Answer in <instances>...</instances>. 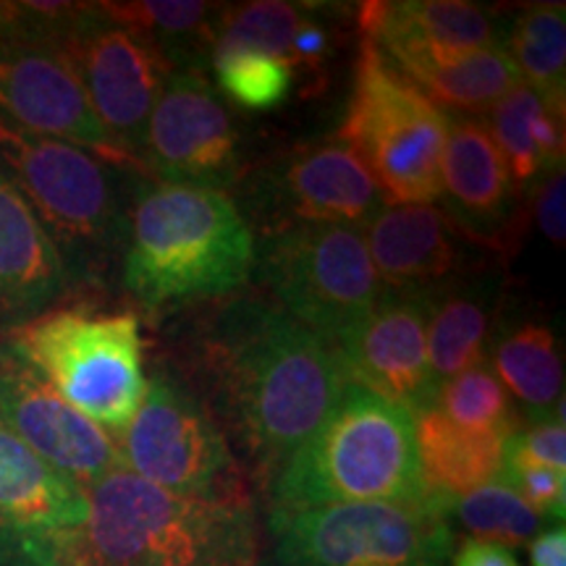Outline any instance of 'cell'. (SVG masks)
I'll return each instance as SVG.
<instances>
[{
	"label": "cell",
	"instance_id": "6da1fadb",
	"mask_svg": "<svg viewBox=\"0 0 566 566\" xmlns=\"http://www.w3.org/2000/svg\"><path fill=\"white\" fill-rule=\"evenodd\" d=\"M202 365L218 412L271 483L346 384L338 346L263 300H237L212 317Z\"/></svg>",
	"mask_w": 566,
	"mask_h": 566
},
{
	"label": "cell",
	"instance_id": "7a4b0ae2",
	"mask_svg": "<svg viewBox=\"0 0 566 566\" xmlns=\"http://www.w3.org/2000/svg\"><path fill=\"white\" fill-rule=\"evenodd\" d=\"M66 566H258L250 495L189 499L113 470L87 491Z\"/></svg>",
	"mask_w": 566,
	"mask_h": 566
},
{
	"label": "cell",
	"instance_id": "3957f363",
	"mask_svg": "<svg viewBox=\"0 0 566 566\" xmlns=\"http://www.w3.org/2000/svg\"><path fill=\"white\" fill-rule=\"evenodd\" d=\"M250 223L226 192L142 181L129 205L124 286L147 310L233 294L254 271Z\"/></svg>",
	"mask_w": 566,
	"mask_h": 566
},
{
	"label": "cell",
	"instance_id": "277c9868",
	"mask_svg": "<svg viewBox=\"0 0 566 566\" xmlns=\"http://www.w3.org/2000/svg\"><path fill=\"white\" fill-rule=\"evenodd\" d=\"M428 499L415 417L349 380L321 428L271 483V512L334 504H415Z\"/></svg>",
	"mask_w": 566,
	"mask_h": 566
},
{
	"label": "cell",
	"instance_id": "5b68a950",
	"mask_svg": "<svg viewBox=\"0 0 566 566\" xmlns=\"http://www.w3.org/2000/svg\"><path fill=\"white\" fill-rule=\"evenodd\" d=\"M0 171L51 237L71 283L95 281L124 252L129 205L113 163L0 122Z\"/></svg>",
	"mask_w": 566,
	"mask_h": 566
},
{
	"label": "cell",
	"instance_id": "8992f818",
	"mask_svg": "<svg viewBox=\"0 0 566 566\" xmlns=\"http://www.w3.org/2000/svg\"><path fill=\"white\" fill-rule=\"evenodd\" d=\"M3 344L76 412L113 433L129 424L145 396L139 321L132 313L45 310Z\"/></svg>",
	"mask_w": 566,
	"mask_h": 566
},
{
	"label": "cell",
	"instance_id": "52a82bcc",
	"mask_svg": "<svg viewBox=\"0 0 566 566\" xmlns=\"http://www.w3.org/2000/svg\"><path fill=\"white\" fill-rule=\"evenodd\" d=\"M446 132L449 113L363 38L338 139L363 160L386 205H430L441 197Z\"/></svg>",
	"mask_w": 566,
	"mask_h": 566
},
{
	"label": "cell",
	"instance_id": "ba28073f",
	"mask_svg": "<svg viewBox=\"0 0 566 566\" xmlns=\"http://www.w3.org/2000/svg\"><path fill=\"white\" fill-rule=\"evenodd\" d=\"M254 268L279 310L336 346L384 294L365 231L352 226L302 223L265 233Z\"/></svg>",
	"mask_w": 566,
	"mask_h": 566
},
{
	"label": "cell",
	"instance_id": "9c48e42d",
	"mask_svg": "<svg viewBox=\"0 0 566 566\" xmlns=\"http://www.w3.org/2000/svg\"><path fill=\"white\" fill-rule=\"evenodd\" d=\"M446 516L436 499L271 512L273 566H446Z\"/></svg>",
	"mask_w": 566,
	"mask_h": 566
},
{
	"label": "cell",
	"instance_id": "30bf717a",
	"mask_svg": "<svg viewBox=\"0 0 566 566\" xmlns=\"http://www.w3.org/2000/svg\"><path fill=\"white\" fill-rule=\"evenodd\" d=\"M124 470L189 499H239L242 475L216 415L168 373L145 384L137 412L116 433Z\"/></svg>",
	"mask_w": 566,
	"mask_h": 566
},
{
	"label": "cell",
	"instance_id": "8fae6325",
	"mask_svg": "<svg viewBox=\"0 0 566 566\" xmlns=\"http://www.w3.org/2000/svg\"><path fill=\"white\" fill-rule=\"evenodd\" d=\"M61 48L87 92L97 122L139 168L147 124L174 71L171 61L145 34L111 19L101 3L82 6Z\"/></svg>",
	"mask_w": 566,
	"mask_h": 566
},
{
	"label": "cell",
	"instance_id": "7c38bea8",
	"mask_svg": "<svg viewBox=\"0 0 566 566\" xmlns=\"http://www.w3.org/2000/svg\"><path fill=\"white\" fill-rule=\"evenodd\" d=\"M244 197L265 233L302 223L365 231L386 208L370 171L338 137L294 147L268 163L250 176Z\"/></svg>",
	"mask_w": 566,
	"mask_h": 566
},
{
	"label": "cell",
	"instance_id": "4fadbf2b",
	"mask_svg": "<svg viewBox=\"0 0 566 566\" xmlns=\"http://www.w3.org/2000/svg\"><path fill=\"white\" fill-rule=\"evenodd\" d=\"M0 122L34 137L84 147L113 166H134L97 122L87 92L63 53L61 42L17 30L6 21L3 9H0Z\"/></svg>",
	"mask_w": 566,
	"mask_h": 566
},
{
	"label": "cell",
	"instance_id": "5bb4252c",
	"mask_svg": "<svg viewBox=\"0 0 566 566\" xmlns=\"http://www.w3.org/2000/svg\"><path fill=\"white\" fill-rule=\"evenodd\" d=\"M139 168L163 184L223 192L242 179L239 132L202 69H174L155 103Z\"/></svg>",
	"mask_w": 566,
	"mask_h": 566
},
{
	"label": "cell",
	"instance_id": "9a60e30c",
	"mask_svg": "<svg viewBox=\"0 0 566 566\" xmlns=\"http://www.w3.org/2000/svg\"><path fill=\"white\" fill-rule=\"evenodd\" d=\"M87 493L0 422V566H66Z\"/></svg>",
	"mask_w": 566,
	"mask_h": 566
},
{
	"label": "cell",
	"instance_id": "2e32d148",
	"mask_svg": "<svg viewBox=\"0 0 566 566\" xmlns=\"http://www.w3.org/2000/svg\"><path fill=\"white\" fill-rule=\"evenodd\" d=\"M433 289H384L370 315L338 344L349 384L420 415L436 405L428 363V323Z\"/></svg>",
	"mask_w": 566,
	"mask_h": 566
},
{
	"label": "cell",
	"instance_id": "e0dca14e",
	"mask_svg": "<svg viewBox=\"0 0 566 566\" xmlns=\"http://www.w3.org/2000/svg\"><path fill=\"white\" fill-rule=\"evenodd\" d=\"M0 422L84 491L124 467L116 438L63 401L6 344H0Z\"/></svg>",
	"mask_w": 566,
	"mask_h": 566
},
{
	"label": "cell",
	"instance_id": "ac0fdd59",
	"mask_svg": "<svg viewBox=\"0 0 566 566\" xmlns=\"http://www.w3.org/2000/svg\"><path fill=\"white\" fill-rule=\"evenodd\" d=\"M509 166L488 122L478 116H449L441 197L443 218L467 239L509 244L520 226V200Z\"/></svg>",
	"mask_w": 566,
	"mask_h": 566
},
{
	"label": "cell",
	"instance_id": "d6986e66",
	"mask_svg": "<svg viewBox=\"0 0 566 566\" xmlns=\"http://www.w3.org/2000/svg\"><path fill=\"white\" fill-rule=\"evenodd\" d=\"M359 32L399 71L420 63L446 66L467 55L504 48L495 21L480 6L464 0H370L359 11Z\"/></svg>",
	"mask_w": 566,
	"mask_h": 566
},
{
	"label": "cell",
	"instance_id": "ffe728a7",
	"mask_svg": "<svg viewBox=\"0 0 566 566\" xmlns=\"http://www.w3.org/2000/svg\"><path fill=\"white\" fill-rule=\"evenodd\" d=\"M59 250L17 187L0 171V317L27 323L69 292Z\"/></svg>",
	"mask_w": 566,
	"mask_h": 566
},
{
	"label": "cell",
	"instance_id": "44dd1931",
	"mask_svg": "<svg viewBox=\"0 0 566 566\" xmlns=\"http://www.w3.org/2000/svg\"><path fill=\"white\" fill-rule=\"evenodd\" d=\"M384 289L438 286L462 263L454 226L433 205H386L365 229Z\"/></svg>",
	"mask_w": 566,
	"mask_h": 566
},
{
	"label": "cell",
	"instance_id": "7402d4cb",
	"mask_svg": "<svg viewBox=\"0 0 566 566\" xmlns=\"http://www.w3.org/2000/svg\"><path fill=\"white\" fill-rule=\"evenodd\" d=\"M415 438L424 491L451 514L459 499L499 480L509 433L464 430L430 407L415 415Z\"/></svg>",
	"mask_w": 566,
	"mask_h": 566
},
{
	"label": "cell",
	"instance_id": "603a6c76",
	"mask_svg": "<svg viewBox=\"0 0 566 566\" xmlns=\"http://www.w3.org/2000/svg\"><path fill=\"white\" fill-rule=\"evenodd\" d=\"M495 310L493 281L438 283L428 323V363L436 391L446 380L485 363ZM438 396V394H436Z\"/></svg>",
	"mask_w": 566,
	"mask_h": 566
},
{
	"label": "cell",
	"instance_id": "cb8c5ba5",
	"mask_svg": "<svg viewBox=\"0 0 566 566\" xmlns=\"http://www.w3.org/2000/svg\"><path fill=\"white\" fill-rule=\"evenodd\" d=\"M417 90L451 116H478L491 113L509 92L522 84L520 71L504 48L467 55L446 66H409L401 71Z\"/></svg>",
	"mask_w": 566,
	"mask_h": 566
},
{
	"label": "cell",
	"instance_id": "d4e9b609",
	"mask_svg": "<svg viewBox=\"0 0 566 566\" xmlns=\"http://www.w3.org/2000/svg\"><path fill=\"white\" fill-rule=\"evenodd\" d=\"M504 51L520 71L522 84L543 105L564 118L566 105V13L562 3L533 6L514 19Z\"/></svg>",
	"mask_w": 566,
	"mask_h": 566
},
{
	"label": "cell",
	"instance_id": "484cf974",
	"mask_svg": "<svg viewBox=\"0 0 566 566\" xmlns=\"http://www.w3.org/2000/svg\"><path fill=\"white\" fill-rule=\"evenodd\" d=\"M493 373L533 417L551 415L564 399V367L556 338L546 325H522L499 338L493 352Z\"/></svg>",
	"mask_w": 566,
	"mask_h": 566
},
{
	"label": "cell",
	"instance_id": "4316f807",
	"mask_svg": "<svg viewBox=\"0 0 566 566\" xmlns=\"http://www.w3.org/2000/svg\"><path fill=\"white\" fill-rule=\"evenodd\" d=\"M101 9L118 24L145 34L160 48L174 69H202V48L216 40V24L221 11L210 3H163V0H137V3H101Z\"/></svg>",
	"mask_w": 566,
	"mask_h": 566
},
{
	"label": "cell",
	"instance_id": "83f0119b",
	"mask_svg": "<svg viewBox=\"0 0 566 566\" xmlns=\"http://www.w3.org/2000/svg\"><path fill=\"white\" fill-rule=\"evenodd\" d=\"M307 13V6L283 0H260L221 11L212 51H258L289 63L294 34Z\"/></svg>",
	"mask_w": 566,
	"mask_h": 566
},
{
	"label": "cell",
	"instance_id": "f1b7e54d",
	"mask_svg": "<svg viewBox=\"0 0 566 566\" xmlns=\"http://www.w3.org/2000/svg\"><path fill=\"white\" fill-rule=\"evenodd\" d=\"M433 407L459 428L478 433L512 436L520 428L512 399L488 363H478L457 378L446 380L438 388Z\"/></svg>",
	"mask_w": 566,
	"mask_h": 566
},
{
	"label": "cell",
	"instance_id": "f546056e",
	"mask_svg": "<svg viewBox=\"0 0 566 566\" xmlns=\"http://www.w3.org/2000/svg\"><path fill=\"white\" fill-rule=\"evenodd\" d=\"M451 512L462 522L464 530L478 535V541L499 543V546H525L530 537L537 535L543 520L535 509L516 495L512 488L495 483L478 488L459 499Z\"/></svg>",
	"mask_w": 566,
	"mask_h": 566
},
{
	"label": "cell",
	"instance_id": "4dcf8cb0",
	"mask_svg": "<svg viewBox=\"0 0 566 566\" xmlns=\"http://www.w3.org/2000/svg\"><path fill=\"white\" fill-rule=\"evenodd\" d=\"M543 108L546 105H543L541 97L525 84H520L491 111L488 129H491L495 145L504 155L516 189H530L546 174L535 142V122Z\"/></svg>",
	"mask_w": 566,
	"mask_h": 566
},
{
	"label": "cell",
	"instance_id": "1f68e13d",
	"mask_svg": "<svg viewBox=\"0 0 566 566\" xmlns=\"http://www.w3.org/2000/svg\"><path fill=\"white\" fill-rule=\"evenodd\" d=\"M212 66L223 95L247 111L275 108L294 82L286 61L258 51H212Z\"/></svg>",
	"mask_w": 566,
	"mask_h": 566
},
{
	"label": "cell",
	"instance_id": "d6a6232c",
	"mask_svg": "<svg viewBox=\"0 0 566 566\" xmlns=\"http://www.w3.org/2000/svg\"><path fill=\"white\" fill-rule=\"evenodd\" d=\"M499 483L520 495L530 509L541 514V520L564 522L566 512V472H556L533 459L522 457L520 451L504 443Z\"/></svg>",
	"mask_w": 566,
	"mask_h": 566
},
{
	"label": "cell",
	"instance_id": "836d02e7",
	"mask_svg": "<svg viewBox=\"0 0 566 566\" xmlns=\"http://www.w3.org/2000/svg\"><path fill=\"white\" fill-rule=\"evenodd\" d=\"M512 449L520 451L522 457L533 459V462L551 467V470H566V430H564V405L554 409L551 415L533 417L527 428H516L506 438Z\"/></svg>",
	"mask_w": 566,
	"mask_h": 566
},
{
	"label": "cell",
	"instance_id": "e575fe53",
	"mask_svg": "<svg viewBox=\"0 0 566 566\" xmlns=\"http://www.w3.org/2000/svg\"><path fill=\"white\" fill-rule=\"evenodd\" d=\"M535 189V216L541 231L546 233L554 244H564L566 239V179L564 168L543 174L533 184Z\"/></svg>",
	"mask_w": 566,
	"mask_h": 566
},
{
	"label": "cell",
	"instance_id": "d590c367",
	"mask_svg": "<svg viewBox=\"0 0 566 566\" xmlns=\"http://www.w3.org/2000/svg\"><path fill=\"white\" fill-rule=\"evenodd\" d=\"M331 55V34L321 21L315 19V13L310 11L307 19L302 21L300 30L294 34L292 42V59H289V66H292V74L296 71H321Z\"/></svg>",
	"mask_w": 566,
	"mask_h": 566
},
{
	"label": "cell",
	"instance_id": "8d00e7d4",
	"mask_svg": "<svg viewBox=\"0 0 566 566\" xmlns=\"http://www.w3.org/2000/svg\"><path fill=\"white\" fill-rule=\"evenodd\" d=\"M454 566H520L514 554L499 543L478 541V537H470V541L462 543V548L457 551Z\"/></svg>",
	"mask_w": 566,
	"mask_h": 566
},
{
	"label": "cell",
	"instance_id": "74e56055",
	"mask_svg": "<svg viewBox=\"0 0 566 566\" xmlns=\"http://www.w3.org/2000/svg\"><path fill=\"white\" fill-rule=\"evenodd\" d=\"M530 564L533 566H566V533L564 527H551L530 543Z\"/></svg>",
	"mask_w": 566,
	"mask_h": 566
}]
</instances>
